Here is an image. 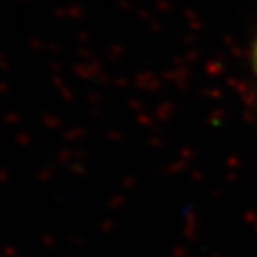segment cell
Wrapping results in <instances>:
<instances>
[{"label":"cell","mask_w":257,"mask_h":257,"mask_svg":"<svg viewBox=\"0 0 257 257\" xmlns=\"http://www.w3.org/2000/svg\"><path fill=\"white\" fill-rule=\"evenodd\" d=\"M256 71H257V47H256Z\"/></svg>","instance_id":"cell-1"}]
</instances>
